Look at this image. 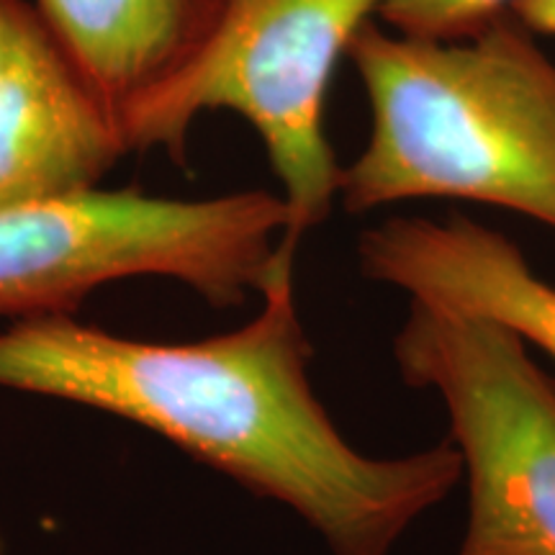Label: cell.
<instances>
[{
	"label": "cell",
	"mask_w": 555,
	"mask_h": 555,
	"mask_svg": "<svg viewBox=\"0 0 555 555\" xmlns=\"http://www.w3.org/2000/svg\"><path fill=\"white\" fill-rule=\"evenodd\" d=\"M247 324L152 343L34 317L0 332V388L73 401L147 427L193 461L309 525L330 555H391L409 527L463 483L453 442L376 457L352 446L311 384L314 347L294 266Z\"/></svg>",
	"instance_id": "6da1fadb"
},
{
	"label": "cell",
	"mask_w": 555,
	"mask_h": 555,
	"mask_svg": "<svg viewBox=\"0 0 555 555\" xmlns=\"http://www.w3.org/2000/svg\"><path fill=\"white\" fill-rule=\"evenodd\" d=\"M347 60L367 139L339 170L352 217L422 198L522 214L555 232V62L515 16L461 41L365 24Z\"/></svg>",
	"instance_id": "7a4b0ae2"
},
{
	"label": "cell",
	"mask_w": 555,
	"mask_h": 555,
	"mask_svg": "<svg viewBox=\"0 0 555 555\" xmlns=\"http://www.w3.org/2000/svg\"><path fill=\"white\" fill-rule=\"evenodd\" d=\"M281 193L163 198L88 189L0 208V319L75 314L95 288L170 278L217 309L296 266Z\"/></svg>",
	"instance_id": "3957f363"
},
{
	"label": "cell",
	"mask_w": 555,
	"mask_h": 555,
	"mask_svg": "<svg viewBox=\"0 0 555 555\" xmlns=\"http://www.w3.org/2000/svg\"><path fill=\"white\" fill-rule=\"evenodd\" d=\"M376 13L378 0H221L196 57L124 108L127 152L163 150L185 168L198 116L232 111L260 137L288 206L283 237L301 245L339 193L324 131L335 69Z\"/></svg>",
	"instance_id": "277c9868"
},
{
	"label": "cell",
	"mask_w": 555,
	"mask_h": 555,
	"mask_svg": "<svg viewBox=\"0 0 555 555\" xmlns=\"http://www.w3.org/2000/svg\"><path fill=\"white\" fill-rule=\"evenodd\" d=\"M399 378L433 391L463 463L455 555H555V378L491 319L409 301L391 339Z\"/></svg>",
	"instance_id": "5b68a950"
},
{
	"label": "cell",
	"mask_w": 555,
	"mask_h": 555,
	"mask_svg": "<svg viewBox=\"0 0 555 555\" xmlns=\"http://www.w3.org/2000/svg\"><path fill=\"white\" fill-rule=\"evenodd\" d=\"M365 281L461 314L491 319L555 360V286L522 247L466 214L442 219L393 214L358 237Z\"/></svg>",
	"instance_id": "8992f818"
},
{
	"label": "cell",
	"mask_w": 555,
	"mask_h": 555,
	"mask_svg": "<svg viewBox=\"0 0 555 555\" xmlns=\"http://www.w3.org/2000/svg\"><path fill=\"white\" fill-rule=\"evenodd\" d=\"M127 144L37 16L0 80V208L99 189Z\"/></svg>",
	"instance_id": "52a82bcc"
},
{
	"label": "cell",
	"mask_w": 555,
	"mask_h": 555,
	"mask_svg": "<svg viewBox=\"0 0 555 555\" xmlns=\"http://www.w3.org/2000/svg\"><path fill=\"white\" fill-rule=\"evenodd\" d=\"M221 0H34L57 44L119 116L211 37Z\"/></svg>",
	"instance_id": "ba28073f"
},
{
	"label": "cell",
	"mask_w": 555,
	"mask_h": 555,
	"mask_svg": "<svg viewBox=\"0 0 555 555\" xmlns=\"http://www.w3.org/2000/svg\"><path fill=\"white\" fill-rule=\"evenodd\" d=\"M517 3L519 0H378L376 16L399 37L461 41L512 16Z\"/></svg>",
	"instance_id": "9c48e42d"
},
{
	"label": "cell",
	"mask_w": 555,
	"mask_h": 555,
	"mask_svg": "<svg viewBox=\"0 0 555 555\" xmlns=\"http://www.w3.org/2000/svg\"><path fill=\"white\" fill-rule=\"evenodd\" d=\"M37 9L26 0H0V80L9 69L13 54L24 41L26 31L37 21Z\"/></svg>",
	"instance_id": "30bf717a"
},
{
	"label": "cell",
	"mask_w": 555,
	"mask_h": 555,
	"mask_svg": "<svg viewBox=\"0 0 555 555\" xmlns=\"http://www.w3.org/2000/svg\"><path fill=\"white\" fill-rule=\"evenodd\" d=\"M512 16L532 34L555 37V0H519L512 9Z\"/></svg>",
	"instance_id": "8fae6325"
},
{
	"label": "cell",
	"mask_w": 555,
	"mask_h": 555,
	"mask_svg": "<svg viewBox=\"0 0 555 555\" xmlns=\"http://www.w3.org/2000/svg\"><path fill=\"white\" fill-rule=\"evenodd\" d=\"M0 555H3V551H0Z\"/></svg>",
	"instance_id": "7c38bea8"
}]
</instances>
